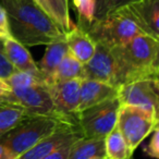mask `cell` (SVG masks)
Here are the masks:
<instances>
[{
  "instance_id": "24",
  "label": "cell",
  "mask_w": 159,
  "mask_h": 159,
  "mask_svg": "<svg viewBox=\"0 0 159 159\" xmlns=\"http://www.w3.org/2000/svg\"><path fill=\"white\" fill-rule=\"evenodd\" d=\"M14 72H16V70L8 60L5 52V47H3V40L0 38V79L6 80Z\"/></svg>"
},
{
  "instance_id": "4",
  "label": "cell",
  "mask_w": 159,
  "mask_h": 159,
  "mask_svg": "<svg viewBox=\"0 0 159 159\" xmlns=\"http://www.w3.org/2000/svg\"><path fill=\"white\" fill-rule=\"evenodd\" d=\"M64 123L68 122L57 118L27 117L0 137V144L5 146L16 159Z\"/></svg>"
},
{
  "instance_id": "13",
  "label": "cell",
  "mask_w": 159,
  "mask_h": 159,
  "mask_svg": "<svg viewBox=\"0 0 159 159\" xmlns=\"http://www.w3.org/2000/svg\"><path fill=\"white\" fill-rule=\"evenodd\" d=\"M115 97H118L117 87L98 81L82 79L80 85L79 112Z\"/></svg>"
},
{
  "instance_id": "19",
  "label": "cell",
  "mask_w": 159,
  "mask_h": 159,
  "mask_svg": "<svg viewBox=\"0 0 159 159\" xmlns=\"http://www.w3.org/2000/svg\"><path fill=\"white\" fill-rule=\"evenodd\" d=\"M105 152L107 159H130L134 152L117 125L105 137Z\"/></svg>"
},
{
  "instance_id": "17",
  "label": "cell",
  "mask_w": 159,
  "mask_h": 159,
  "mask_svg": "<svg viewBox=\"0 0 159 159\" xmlns=\"http://www.w3.org/2000/svg\"><path fill=\"white\" fill-rule=\"evenodd\" d=\"M107 158L105 137H80L70 147L68 159Z\"/></svg>"
},
{
  "instance_id": "9",
  "label": "cell",
  "mask_w": 159,
  "mask_h": 159,
  "mask_svg": "<svg viewBox=\"0 0 159 159\" xmlns=\"http://www.w3.org/2000/svg\"><path fill=\"white\" fill-rule=\"evenodd\" d=\"M81 80L53 82L47 85L57 113L69 123L77 125Z\"/></svg>"
},
{
  "instance_id": "16",
  "label": "cell",
  "mask_w": 159,
  "mask_h": 159,
  "mask_svg": "<svg viewBox=\"0 0 159 159\" xmlns=\"http://www.w3.org/2000/svg\"><path fill=\"white\" fill-rule=\"evenodd\" d=\"M69 48L66 42V36L53 40L52 43L47 45L46 51L44 56L37 63L38 70L46 81V85L51 82L52 75L55 73L57 66L63 59L64 56L68 53Z\"/></svg>"
},
{
  "instance_id": "34",
  "label": "cell",
  "mask_w": 159,
  "mask_h": 159,
  "mask_svg": "<svg viewBox=\"0 0 159 159\" xmlns=\"http://www.w3.org/2000/svg\"><path fill=\"white\" fill-rule=\"evenodd\" d=\"M100 159H107V158H100Z\"/></svg>"
},
{
  "instance_id": "33",
  "label": "cell",
  "mask_w": 159,
  "mask_h": 159,
  "mask_svg": "<svg viewBox=\"0 0 159 159\" xmlns=\"http://www.w3.org/2000/svg\"><path fill=\"white\" fill-rule=\"evenodd\" d=\"M33 1L38 6V7H40L43 9V0H33ZM43 10H44V9H43Z\"/></svg>"
},
{
  "instance_id": "30",
  "label": "cell",
  "mask_w": 159,
  "mask_h": 159,
  "mask_svg": "<svg viewBox=\"0 0 159 159\" xmlns=\"http://www.w3.org/2000/svg\"><path fill=\"white\" fill-rule=\"evenodd\" d=\"M0 159H14L9 150L1 144H0Z\"/></svg>"
},
{
  "instance_id": "3",
  "label": "cell",
  "mask_w": 159,
  "mask_h": 159,
  "mask_svg": "<svg viewBox=\"0 0 159 159\" xmlns=\"http://www.w3.org/2000/svg\"><path fill=\"white\" fill-rule=\"evenodd\" d=\"M86 32L96 44L110 49L126 44L135 36L145 34L126 7L108 12L102 19L95 20Z\"/></svg>"
},
{
  "instance_id": "15",
  "label": "cell",
  "mask_w": 159,
  "mask_h": 159,
  "mask_svg": "<svg viewBox=\"0 0 159 159\" xmlns=\"http://www.w3.org/2000/svg\"><path fill=\"white\" fill-rule=\"evenodd\" d=\"M70 53L82 64L86 63L95 52L96 43L92 39L86 31L74 25L64 34Z\"/></svg>"
},
{
  "instance_id": "29",
  "label": "cell",
  "mask_w": 159,
  "mask_h": 159,
  "mask_svg": "<svg viewBox=\"0 0 159 159\" xmlns=\"http://www.w3.org/2000/svg\"><path fill=\"white\" fill-rule=\"evenodd\" d=\"M106 2L107 0H96V13L95 20L102 19L106 14Z\"/></svg>"
},
{
  "instance_id": "18",
  "label": "cell",
  "mask_w": 159,
  "mask_h": 159,
  "mask_svg": "<svg viewBox=\"0 0 159 159\" xmlns=\"http://www.w3.org/2000/svg\"><path fill=\"white\" fill-rule=\"evenodd\" d=\"M69 8V0H43L44 11L64 34L75 25L70 18Z\"/></svg>"
},
{
  "instance_id": "26",
  "label": "cell",
  "mask_w": 159,
  "mask_h": 159,
  "mask_svg": "<svg viewBox=\"0 0 159 159\" xmlns=\"http://www.w3.org/2000/svg\"><path fill=\"white\" fill-rule=\"evenodd\" d=\"M10 35V29H9V21H8L7 11L3 8V6L0 3V38L9 37Z\"/></svg>"
},
{
  "instance_id": "23",
  "label": "cell",
  "mask_w": 159,
  "mask_h": 159,
  "mask_svg": "<svg viewBox=\"0 0 159 159\" xmlns=\"http://www.w3.org/2000/svg\"><path fill=\"white\" fill-rule=\"evenodd\" d=\"M6 84L8 85L10 89H23V87H29L33 86V85L37 84H45L46 82L40 75H36L33 73L29 72H22V71H16L9 77L3 80Z\"/></svg>"
},
{
  "instance_id": "1",
  "label": "cell",
  "mask_w": 159,
  "mask_h": 159,
  "mask_svg": "<svg viewBox=\"0 0 159 159\" xmlns=\"http://www.w3.org/2000/svg\"><path fill=\"white\" fill-rule=\"evenodd\" d=\"M7 11L10 35L25 47L48 45L64 36L52 19L33 0H0Z\"/></svg>"
},
{
  "instance_id": "10",
  "label": "cell",
  "mask_w": 159,
  "mask_h": 159,
  "mask_svg": "<svg viewBox=\"0 0 159 159\" xmlns=\"http://www.w3.org/2000/svg\"><path fill=\"white\" fill-rule=\"evenodd\" d=\"M82 136L83 135L80 131L79 125L64 123L55 132L43 139L16 159H43L53 150L66 144L74 143L76 139Z\"/></svg>"
},
{
  "instance_id": "27",
  "label": "cell",
  "mask_w": 159,
  "mask_h": 159,
  "mask_svg": "<svg viewBox=\"0 0 159 159\" xmlns=\"http://www.w3.org/2000/svg\"><path fill=\"white\" fill-rule=\"evenodd\" d=\"M73 143L66 144L64 146H61L58 149L53 150L49 155H47L45 158L43 159H68L69 158V152H70V147Z\"/></svg>"
},
{
  "instance_id": "12",
  "label": "cell",
  "mask_w": 159,
  "mask_h": 159,
  "mask_svg": "<svg viewBox=\"0 0 159 159\" xmlns=\"http://www.w3.org/2000/svg\"><path fill=\"white\" fill-rule=\"evenodd\" d=\"M125 7L144 33L159 39V0H136Z\"/></svg>"
},
{
  "instance_id": "11",
  "label": "cell",
  "mask_w": 159,
  "mask_h": 159,
  "mask_svg": "<svg viewBox=\"0 0 159 159\" xmlns=\"http://www.w3.org/2000/svg\"><path fill=\"white\" fill-rule=\"evenodd\" d=\"M83 79L98 81L117 87L116 61L110 48L102 44H96L93 57L83 64Z\"/></svg>"
},
{
  "instance_id": "31",
  "label": "cell",
  "mask_w": 159,
  "mask_h": 159,
  "mask_svg": "<svg viewBox=\"0 0 159 159\" xmlns=\"http://www.w3.org/2000/svg\"><path fill=\"white\" fill-rule=\"evenodd\" d=\"M9 91H10V89L8 87V85L6 84V82L3 80L0 79V95H5V94Z\"/></svg>"
},
{
  "instance_id": "5",
  "label": "cell",
  "mask_w": 159,
  "mask_h": 159,
  "mask_svg": "<svg viewBox=\"0 0 159 159\" xmlns=\"http://www.w3.org/2000/svg\"><path fill=\"white\" fill-rule=\"evenodd\" d=\"M120 102L118 97L105 100L77 113V125L84 137H106L117 125Z\"/></svg>"
},
{
  "instance_id": "35",
  "label": "cell",
  "mask_w": 159,
  "mask_h": 159,
  "mask_svg": "<svg viewBox=\"0 0 159 159\" xmlns=\"http://www.w3.org/2000/svg\"><path fill=\"white\" fill-rule=\"evenodd\" d=\"M130 159H132V158H130Z\"/></svg>"
},
{
  "instance_id": "21",
  "label": "cell",
  "mask_w": 159,
  "mask_h": 159,
  "mask_svg": "<svg viewBox=\"0 0 159 159\" xmlns=\"http://www.w3.org/2000/svg\"><path fill=\"white\" fill-rule=\"evenodd\" d=\"M27 117L29 116L25 113V111L16 105L1 108L0 109V137L7 134L9 131L16 128L21 121L26 119Z\"/></svg>"
},
{
  "instance_id": "2",
  "label": "cell",
  "mask_w": 159,
  "mask_h": 159,
  "mask_svg": "<svg viewBox=\"0 0 159 159\" xmlns=\"http://www.w3.org/2000/svg\"><path fill=\"white\" fill-rule=\"evenodd\" d=\"M116 61V86L142 79H158V39L141 34L111 48Z\"/></svg>"
},
{
  "instance_id": "25",
  "label": "cell",
  "mask_w": 159,
  "mask_h": 159,
  "mask_svg": "<svg viewBox=\"0 0 159 159\" xmlns=\"http://www.w3.org/2000/svg\"><path fill=\"white\" fill-rule=\"evenodd\" d=\"M144 154L150 158H159V130L156 128L152 132V137L147 145L144 147Z\"/></svg>"
},
{
  "instance_id": "22",
  "label": "cell",
  "mask_w": 159,
  "mask_h": 159,
  "mask_svg": "<svg viewBox=\"0 0 159 159\" xmlns=\"http://www.w3.org/2000/svg\"><path fill=\"white\" fill-rule=\"evenodd\" d=\"M72 6L77 16V26L87 31L95 21L96 0H72Z\"/></svg>"
},
{
  "instance_id": "28",
  "label": "cell",
  "mask_w": 159,
  "mask_h": 159,
  "mask_svg": "<svg viewBox=\"0 0 159 159\" xmlns=\"http://www.w3.org/2000/svg\"><path fill=\"white\" fill-rule=\"evenodd\" d=\"M134 1H136V0H107L106 14L108 13V12L113 11V10L119 9V8L125 7V6L130 5V3L134 2ZM106 14H105V16H106Z\"/></svg>"
},
{
  "instance_id": "32",
  "label": "cell",
  "mask_w": 159,
  "mask_h": 159,
  "mask_svg": "<svg viewBox=\"0 0 159 159\" xmlns=\"http://www.w3.org/2000/svg\"><path fill=\"white\" fill-rule=\"evenodd\" d=\"M12 104H10L9 102H8L7 99H6V97L3 95H0V109L3 108V107H7V106H11Z\"/></svg>"
},
{
  "instance_id": "14",
  "label": "cell",
  "mask_w": 159,
  "mask_h": 159,
  "mask_svg": "<svg viewBox=\"0 0 159 159\" xmlns=\"http://www.w3.org/2000/svg\"><path fill=\"white\" fill-rule=\"evenodd\" d=\"M2 40L6 56H7L8 60L11 62L12 66L16 68V71L29 72L43 76L40 71L38 70L37 63L34 61L31 52L24 45H22L16 39H14L12 36L3 38ZM43 79H44V76H43Z\"/></svg>"
},
{
  "instance_id": "7",
  "label": "cell",
  "mask_w": 159,
  "mask_h": 159,
  "mask_svg": "<svg viewBox=\"0 0 159 159\" xmlns=\"http://www.w3.org/2000/svg\"><path fill=\"white\" fill-rule=\"evenodd\" d=\"M3 96L10 104L21 107L29 117H50L66 121L55 110L50 94L45 84L10 89Z\"/></svg>"
},
{
  "instance_id": "8",
  "label": "cell",
  "mask_w": 159,
  "mask_h": 159,
  "mask_svg": "<svg viewBox=\"0 0 159 159\" xmlns=\"http://www.w3.org/2000/svg\"><path fill=\"white\" fill-rule=\"evenodd\" d=\"M120 106L137 107L159 116V80L142 79L118 87Z\"/></svg>"
},
{
  "instance_id": "6",
  "label": "cell",
  "mask_w": 159,
  "mask_h": 159,
  "mask_svg": "<svg viewBox=\"0 0 159 159\" xmlns=\"http://www.w3.org/2000/svg\"><path fill=\"white\" fill-rule=\"evenodd\" d=\"M117 128L134 152L139 144L158 128V117L137 107L120 106Z\"/></svg>"
},
{
  "instance_id": "20",
  "label": "cell",
  "mask_w": 159,
  "mask_h": 159,
  "mask_svg": "<svg viewBox=\"0 0 159 159\" xmlns=\"http://www.w3.org/2000/svg\"><path fill=\"white\" fill-rule=\"evenodd\" d=\"M76 79H83V64L77 59H75L70 53V51H68V53L64 56L63 59L61 60L59 66L56 69L50 83L63 82V81H70V80Z\"/></svg>"
}]
</instances>
